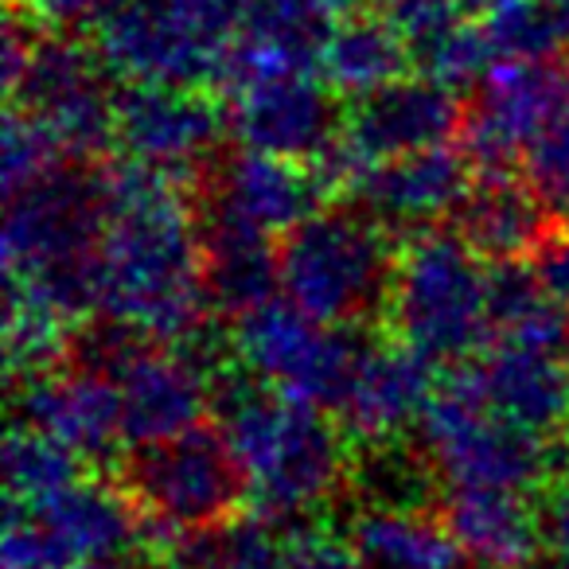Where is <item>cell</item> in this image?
I'll list each match as a JSON object with an SVG mask.
<instances>
[{
    "instance_id": "obj_15",
    "label": "cell",
    "mask_w": 569,
    "mask_h": 569,
    "mask_svg": "<svg viewBox=\"0 0 569 569\" xmlns=\"http://www.w3.org/2000/svg\"><path fill=\"white\" fill-rule=\"evenodd\" d=\"M113 382L121 390V421L133 449L188 433L203 421V410L211 402L207 371L176 343L152 348L149 340H141L121 359Z\"/></svg>"
},
{
    "instance_id": "obj_34",
    "label": "cell",
    "mask_w": 569,
    "mask_h": 569,
    "mask_svg": "<svg viewBox=\"0 0 569 569\" xmlns=\"http://www.w3.org/2000/svg\"><path fill=\"white\" fill-rule=\"evenodd\" d=\"M59 160L67 157L51 141L48 129L24 106H9L4 137H0V180H4V196H17V191L32 188L36 180L51 176L56 168H63Z\"/></svg>"
},
{
    "instance_id": "obj_22",
    "label": "cell",
    "mask_w": 569,
    "mask_h": 569,
    "mask_svg": "<svg viewBox=\"0 0 569 569\" xmlns=\"http://www.w3.org/2000/svg\"><path fill=\"white\" fill-rule=\"evenodd\" d=\"M441 519L480 569H530L542 553V519L527 491L449 488Z\"/></svg>"
},
{
    "instance_id": "obj_19",
    "label": "cell",
    "mask_w": 569,
    "mask_h": 569,
    "mask_svg": "<svg viewBox=\"0 0 569 569\" xmlns=\"http://www.w3.org/2000/svg\"><path fill=\"white\" fill-rule=\"evenodd\" d=\"M433 395V363L410 343L395 340L363 348L340 402L343 429L356 437V445L395 441L406 426L421 421Z\"/></svg>"
},
{
    "instance_id": "obj_23",
    "label": "cell",
    "mask_w": 569,
    "mask_h": 569,
    "mask_svg": "<svg viewBox=\"0 0 569 569\" xmlns=\"http://www.w3.org/2000/svg\"><path fill=\"white\" fill-rule=\"evenodd\" d=\"M32 511L56 530L59 542L74 558V566L144 553L141 507L133 503V496L121 483L79 480L59 496L36 503Z\"/></svg>"
},
{
    "instance_id": "obj_42",
    "label": "cell",
    "mask_w": 569,
    "mask_h": 569,
    "mask_svg": "<svg viewBox=\"0 0 569 569\" xmlns=\"http://www.w3.org/2000/svg\"><path fill=\"white\" fill-rule=\"evenodd\" d=\"M79 569H168V566L144 553L141 561H118V558H113V561H87V566H79Z\"/></svg>"
},
{
    "instance_id": "obj_4",
    "label": "cell",
    "mask_w": 569,
    "mask_h": 569,
    "mask_svg": "<svg viewBox=\"0 0 569 569\" xmlns=\"http://www.w3.org/2000/svg\"><path fill=\"white\" fill-rule=\"evenodd\" d=\"M457 230H421L402 246L387 312L398 340L433 367H465L491 336V269Z\"/></svg>"
},
{
    "instance_id": "obj_24",
    "label": "cell",
    "mask_w": 569,
    "mask_h": 569,
    "mask_svg": "<svg viewBox=\"0 0 569 569\" xmlns=\"http://www.w3.org/2000/svg\"><path fill=\"white\" fill-rule=\"evenodd\" d=\"M546 199L535 188H522L511 172H483L472 183L457 211V234L488 261H519L538 253L550 238L553 222L546 219Z\"/></svg>"
},
{
    "instance_id": "obj_13",
    "label": "cell",
    "mask_w": 569,
    "mask_h": 569,
    "mask_svg": "<svg viewBox=\"0 0 569 569\" xmlns=\"http://www.w3.org/2000/svg\"><path fill=\"white\" fill-rule=\"evenodd\" d=\"M227 126L242 149L289 160L325 157L343 126L320 71H289L227 87Z\"/></svg>"
},
{
    "instance_id": "obj_1",
    "label": "cell",
    "mask_w": 569,
    "mask_h": 569,
    "mask_svg": "<svg viewBox=\"0 0 569 569\" xmlns=\"http://www.w3.org/2000/svg\"><path fill=\"white\" fill-rule=\"evenodd\" d=\"M98 309L152 343H183L207 325L203 227L183 176L121 160L102 176Z\"/></svg>"
},
{
    "instance_id": "obj_32",
    "label": "cell",
    "mask_w": 569,
    "mask_h": 569,
    "mask_svg": "<svg viewBox=\"0 0 569 569\" xmlns=\"http://www.w3.org/2000/svg\"><path fill=\"white\" fill-rule=\"evenodd\" d=\"M67 325L71 320L59 309H51L48 301L24 293V289H9V305H4V367H9L12 387L56 371L63 351L71 348Z\"/></svg>"
},
{
    "instance_id": "obj_25",
    "label": "cell",
    "mask_w": 569,
    "mask_h": 569,
    "mask_svg": "<svg viewBox=\"0 0 569 569\" xmlns=\"http://www.w3.org/2000/svg\"><path fill=\"white\" fill-rule=\"evenodd\" d=\"M203 258H207V297L219 312L246 317L273 301L281 284V250L261 230L214 219L203 222Z\"/></svg>"
},
{
    "instance_id": "obj_35",
    "label": "cell",
    "mask_w": 569,
    "mask_h": 569,
    "mask_svg": "<svg viewBox=\"0 0 569 569\" xmlns=\"http://www.w3.org/2000/svg\"><path fill=\"white\" fill-rule=\"evenodd\" d=\"M4 569H79L59 535L24 503L9 499L4 519Z\"/></svg>"
},
{
    "instance_id": "obj_14",
    "label": "cell",
    "mask_w": 569,
    "mask_h": 569,
    "mask_svg": "<svg viewBox=\"0 0 569 569\" xmlns=\"http://www.w3.org/2000/svg\"><path fill=\"white\" fill-rule=\"evenodd\" d=\"M227 113L196 87H129L118 98V141L129 160L188 176L219 144Z\"/></svg>"
},
{
    "instance_id": "obj_9",
    "label": "cell",
    "mask_w": 569,
    "mask_h": 569,
    "mask_svg": "<svg viewBox=\"0 0 569 569\" xmlns=\"http://www.w3.org/2000/svg\"><path fill=\"white\" fill-rule=\"evenodd\" d=\"M234 351L246 371L293 402L317 410H340L363 343L348 328L301 312L293 301H266L261 309L238 317Z\"/></svg>"
},
{
    "instance_id": "obj_3",
    "label": "cell",
    "mask_w": 569,
    "mask_h": 569,
    "mask_svg": "<svg viewBox=\"0 0 569 569\" xmlns=\"http://www.w3.org/2000/svg\"><path fill=\"white\" fill-rule=\"evenodd\" d=\"M98 238L102 180L79 168H56L32 188L9 196L4 214V281L48 301L67 320L98 309Z\"/></svg>"
},
{
    "instance_id": "obj_20",
    "label": "cell",
    "mask_w": 569,
    "mask_h": 569,
    "mask_svg": "<svg viewBox=\"0 0 569 569\" xmlns=\"http://www.w3.org/2000/svg\"><path fill=\"white\" fill-rule=\"evenodd\" d=\"M460 371L499 418L519 429L550 441L561 426H569V363L558 351L496 343L480 363H465Z\"/></svg>"
},
{
    "instance_id": "obj_30",
    "label": "cell",
    "mask_w": 569,
    "mask_h": 569,
    "mask_svg": "<svg viewBox=\"0 0 569 569\" xmlns=\"http://www.w3.org/2000/svg\"><path fill=\"white\" fill-rule=\"evenodd\" d=\"M281 522L266 515H238L219 527L180 530L168 542L164 566L168 569H281L284 538Z\"/></svg>"
},
{
    "instance_id": "obj_12",
    "label": "cell",
    "mask_w": 569,
    "mask_h": 569,
    "mask_svg": "<svg viewBox=\"0 0 569 569\" xmlns=\"http://www.w3.org/2000/svg\"><path fill=\"white\" fill-rule=\"evenodd\" d=\"M102 74V59L79 43L40 40L32 67L9 98L48 129L63 157L90 160L118 141V98L106 94Z\"/></svg>"
},
{
    "instance_id": "obj_39",
    "label": "cell",
    "mask_w": 569,
    "mask_h": 569,
    "mask_svg": "<svg viewBox=\"0 0 569 569\" xmlns=\"http://www.w3.org/2000/svg\"><path fill=\"white\" fill-rule=\"evenodd\" d=\"M110 9L113 0H28V20L51 32H79V28H94Z\"/></svg>"
},
{
    "instance_id": "obj_29",
    "label": "cell",
    "mask_w": 569,
    "mask_h": 569,
    "mask_svg": "<svg viewBox=\"0 0 569 569\" xmlns=\"http://www.w3.org/2000/svg\"><path fill=\"white\" fill-rule=\"evenodd\" d=\"M351 491L367 507H387V511H441L445 480L437 472L426 445L395 441L356 445L351 452Z\"/></svg>"
},
{
    "instance_id": "obj_40",
    "label": "cell",
    "mask_w": 569,
    "mask_h": 569,
    "mask_svg": "<svg viewBox=\"0 0 569 569\" xmlns=\"http://www.w3.org/2000/svg\"><path fill=\"white\" fill-rule=\"evenodd\" d=\"M28 24H32V20H28ZM28 24L12 12V17L4 20V32H0V74H4V90H9V94L28 74L32 56H36V43H40Z\"/></svg>"
},
{
    "instance_id": "obj_21",
    "label": "cell",
    "mask_w": 569,
    "mask_h": 569,
    "mask_svg": "<svg viewBox=\"0 0 569 569\" xmlns=\"http://www.w3.org/2000/svg\"><path fill=\"white\" fill-rule=\"evenodd\" d=\"M379 17L402 36L426 79L457 90L496 67L468 0H379Z\"/></svg>"
},
{
    "instance_id": "obj_31",
    "label": "cell",
    "mask_w": 569,
    "mask_h": 569,
    "mask_svg": "<svg viewBox=\"0 0 569 569\" xmlns=\"http://www.w3.org/2000/svg\"><path fill=\"white\" fill-rule=\"evenodd\" d=\"M476 28L496 63L503 59H553L569 43L561 0H468Z\"/></svg>"
},
{
    "instance_id": "obj_38",
    "label": "cell",
    "mask_w": 569,
    "mask_h": 569,
    "mask_svg": "<svg viewBox=\"0 0 569 569\" xmlns=\"http://www.w3.org/2000/svg\"><path fill=\"white\" fill-rule=\"evenodd\" d=\"M538 519H542V538L558 550H569V457L553 460L550 476L538 488Z\"/></svg>"
},
{
    "instance_id": "obj_5",
    "label": "cell",
    "mask_w": 569,
    "mask_h": 569,
    "mask_svg": "<svg viewBox=\"0 0 569 569\" xmlns=\"http://www.w3.org/2000/svg\"><path fill=\"white\" fill-rule=\"evenodd\" d=\"M250 0H113L94 24V56L133 87L222 79Z\"/></svg>"
},
{
    "instance_id": "obj_10",
    "label": "cell",
    "mask_w": 569,
    "mask_h": 569,
    "mask_svg": "<svg viewBox=\"0 0 569 569\" xmlns=\"http://www.w3.org/2000/svg\"><path fill=\"white\" fill-rule=\"evenodd\" d=\"M569 113V63L558 59H503L480 79L465 110L460 149L483 172H511Z\"/></svg>"
},
{
    "instance_id": "obj_11",
    "label": "cell",
    "mask_w": 569,
    "mask_h": 569,
    "mask_svg": "<svg viewBox=\"0 0 569 569\" xmlns=\"http://www.w3.org/2000/svg\"><path fill=\"white\" fill-rule=\"evenodd\" d=\"M460 126H465V110L452 87L426 74L398 79L351 106L336 144L320 157V172L332 188H348L367 164L449 144Z\"/></svg>"
},
{
    "instance_id": "obj_27",
    "label": "cell",
    "mask_w": 569,
    "mask_h": 569,
    "mask_svg": "<svg viewBox=\"0 0 569 569\" xmlns=\"http://www.w3.org/2000/svg\"><path fill=\"white\" fill-rule=\"evenodd\" d=\"M348 538L367 569H460V542L433 511L363 507L351 515Z\"/></svg>"
},
{
    "instance_id": "obj_17",
    "label": "cell",
    "mask_w": 569,
    "mask_h": 569,
    "mask_svg": "<svg viewBox=\"0 0 569 569\" xmlns=\"http://www.w3.org/2000/svg\"><path fill=\"white\" fill-rule=\"evenodd\" d=\"M328 188H332L328 176L305 168V160L242 149L219 168L207 214L261 230L269 238L289 234L309 214H317V203Z\"/></svg>"
},
{
    "instance_id": "obj_6",
    "label": "cell",
    "mask_w": 569,
    "mask_h": 569,
    "mask_svg": "<svg viewBox=\"0 0 569 569\" xmlns=\"http://www.w3.org/2000/svg\"><path fill=\"white\" fill-rule=\"evenodd\" d=\"M395 258L375 219L309 214L281 242V293L325 325L351 328L387 305Z\"/></svg>"
},
{
    "instance_id": "obj_7",
    "label": "cell",
    "mask_w": 569,
    "mask_h": 569,
    "mask_svg": "<svg viewBox=\"0 0 569 569\" xmlns=\"http://www.w3.org/2000/svg\"><path fill=\"white\" fill-rule=\"evenodd\" d=\"M421 445L449 488L538 491L553 468L550 441L499 418L457 367L418 421Z\"/></svg>"
},
{
    "instance_id": "obj_37",
    "label": "cell",
    "mask_w": 569,
    "mask_h": 569,
    "mask_svg": "<svg viewBox=\"0 0 569 569\" xmlns=\"http://www.w3.org/2000/svg\"><path fill=\"white\" fill-rule=\"evenodd\" d=\"M281 569H367V566L356 546L343 542L332 530L293 527V535H284Z\"/></svg>"
},
{
    "instance_id": "obj_28",
    "label": "cell",
    "mask_w": 569,
    "mask_h": 569,
    "mask_svg": "<svg viewBox=\"0 0 569 569\" xmlns=\"http://www.w3.org/2000/svg\"><path fill=\"white\" fill-rule=\"evenodd\" d=\"M491 336L499 343L569 351V305L546 289L538 269L522 261L491 266Z\"/></svg>"
},
{
    "instance_id": "obj_2",
    "label": "cell",
    "mask_w": 569,
    "mask_h": 569,
    "mask_svg": "<svg viewBox=\"0 0 569 569\" xmlns=\"http://www.w3.org/2000/svg\"><path fill=\"white\" fill-rule=\"evenodd\" d=\"M211 402L238 465L250 476L258 515L297 527L309 511L328 507L351 483V452L340 429L317 406L277 395L258 375L230 367L214 379Z\"/></svg>"
},
{
    "instance_id": "obj_8",
    "label": "cell",
    "mask_w": 569,
    "mask_h": 569,
    "mask_svg": "<svg viewBox=\"0 0 569 569\" xmlns=\"http://www.w3.org/2000/svg\"><path fill=\"white\" fill-rule=\"evenodd\" d=\"M118 483L144 515H157L176 530L219 527L250 503V476L227 433L203 421L180 437L129 449Z\"/></svg>"
},
{
    "instance_id": "obj_16",
    "label": "cell",
    "mask_w": 569,
    "mask_h": 569,
    "mask_svg": "<svg viewBox=\"0 0 569 569\" xmlns=\"http://www.w3.org/2000/svg\"><path fill=\"white\" fill-rule=\"evenodd\" d=\"M356 203L382 227H418L457 214L472 191V157L452 144L367 164L348 183Z\"/></svg>"
},
{
    "instance_id": "obj_18",
    "label": "cell",
    "mask_w": 569,
    "mask_h": 569,
    "mask_svg": "<svg viewBox=\"0 0 569 569\" xmlns=\"http://www.w3.org/2000/svg\"><path fill=\"white\" fill-rule=\"evenodd\" d=\"M17 421L59 437L82 460H110L126 441L118 382L102 371H87V367L20 382Z\"/></svg>"
},
{
    "instance_id": "obj_41",
    "label": "cell",
    "mask_w": 569,
    "mask_h": 569,
    "mask_svg": "<svg viewBox=\"0 0 569 569\" xmlns=\"http://www.w3.org/2000/svg\"><path fill=\"white\" fill-rule=\"evenodd\" d=\"M535 269L546 281V289L569 305V230H558V227L550 230V238H546L542 250H538Z\"/></svg>"
},
{
    "instance_id": "obj_33",
    "label": "cell",
    "mask_w": 569,
    "mask_h": 569,
    "mask_svg": "<svg viewBox=\"0 0 569 569\" xmlns=\"http://www.w3.org/2000/svg\"><path fill=\"white\" fill-rule=\"evenodd\" d=\"M82 480V457L59 437L17 421L4 441V483L12 503L36 507Z\"/></svg>"
},
{
    "instance_id": "obj_36",
    "label": "cell",
    "mask_w": 569,
    "mask_h": 569,
    "mask_svg": "<svg viewBox=\"0 0 569 569\" xmlns=\"http://www.w3.org/2000/svg\"><path fill=\"white\" fill-rule=\"evenodd\" d=\"M527 172L530 188L546 199V207L569 214V113L530 149Z\"/></svg>"
},
{
    "instance_id": "obj_26",
    "label": "cell",
    "mask_w": 569,
    "mask_h": 569,
    "mask_svg": "<svg viewBox=\"0 0 569 569\" xmlns=\"http://www.w3.org/2000/svg\"><path fill=\"white\" fill-rule=\"evenodd\" d=\"M410 63V48L382 17H340L317 48L320 79L351 102L406 79Z\"/></svg>"
}]
</instances>
